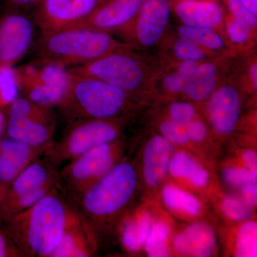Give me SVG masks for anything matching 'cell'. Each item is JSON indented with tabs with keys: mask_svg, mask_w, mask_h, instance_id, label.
I'll list each match as a JSON object with an SVG mask.
<instances>
[{
	"mask_svg": "<svg viewBox=\"0 0 257 257\" xmlns=\"http://www.w3.org/2000/svg\"><path fill=\"white\" fill-rule=\"evenodd\" d=\"M72 211L55 189L35 205L15 214L23 251L51 256L62 239Z\"/></svg>",
	"mask_w": 257,
	"mask_h": 257,
	"instance_id": "cell-1",
	"label": "cell"
},
{
	"mask_svg": "<svg viewBox=\"0 0 257 257\" xmlns=\"http://www.w3.org/2000/svg\"><path fill=\"white\" fill-rule=\"evenodd\" d=\"M116 46L106 32L64 29L42 32L37 52L44 62L73 67L97 60L113 52Z\"/></svg>",
	"mask_w": 257,
	"mask_h": 257,
	"instance_id": "cell-2",
	"label": "cell"
},
{
	"mask_svg": "<svg viewBox=\"0 0 257 257\" xmlns=\"http://www.w3.org/2000/svg\"><path fill=\"white\" fill-rule=\"evenodd\" d=\"M69 73L68 90L60 105L69 116L104 119L122 110L126 98L122 90L99 79Z\"/></svg>",
	"mask_w": 257,
	"mask_h": 257,
	"instance_id": "cell-3",
	"label": "cell"
},
{
	"mask_svg": "<svg viewBox=\"0 0 257 257\" xmlns=\"http://www.w3.org/2000/svg\"><path fill=\"white\" fill-rule=\"evenodd\" d=\"M136 182V173L131 165L121 163L114 166L81 194L82 210L95 217L115 214L133 196Z\"/></svg>",
	"mask_w": 257,
	"mask_h": 257,
	"instance_id": "cell-4",
	"label": "cell"
},
{
	"mask_svg": "<svg viewBox=\"0 0 257 257\" xmlns=\"http://www.w3.org/2000/svg\"><path fill=\"white\" fill-rule=\"evenodd\" d=\"M20 91L32 102L45 107L58 105L68 90L70 73L62 66L42 61L16 69Z\"/></svg>",
	"mask_w": 257,
	"mask_h": 257,
	"instance_id": "cell-5",
	"label": "cell"
},
{
	"mask_svg": "<svg viewBox=\"0 0 257 257\" xmlns=\"http://www.w3.org/2000/svg\"><path fill=\"white\" fill-rule=\"evenodd\" d=\"M28 98H18L10 104L8 121L10 138L32 147L48 150L53 135L52 114Z\"/></svg>",
	"mask_w": 257,
	"mask_h": 257,
	"instance_id": "cell-6",
	"label": "cell"
},
{
	"mask_svg": "<svg viewBox=\"0 0 257 257\" xmlns=\"http://www.w3.org/2000/svg\"><path fill=\"white\" fill-rule=\"evenodd\" d=\"M68 70L72 73L99 79L125 93L137 89L143 79V69L138 61L126 54L113 52Z\"/></svg>",
	"mask_w": 257,
	"mask_h": 257,
	"instance_id": "cell-7",
	"label": "cell"
},
{
	"mask_svg": "<svg viewBox=\"0 0 257 257\" xmlns=\"http://www.w3.org/2000/svg\"><path fill=\"white\" fill-rule=\"evenodd\" d=\"M117 137V130L100 119L81 121L75 125L64 140L49 152L53 160H72L93 148L111 143Z\"/></svg>",
	"mask_w": 257,
	"mask_h": 257,
	"instance_id": "cell-8",
	"label": "cell"
},
{
	"mask_svg": "<svg viewBox=\"0 0 257 257\" xmlns=\"http://www.w3.org/2000/svg\"><path fill=\"white\" fill-rule=\"evenodd\" d=\"M110 143L92 149L64 167L62 177L76 194L80 196L112 168L114 155Z\"/></svg>",
	"mask_w": 257,
	"mask_h": 257,
	"instance_id": "cell-9",
	"label": "cell"
},
{
	"mask_svg": "<svg viewBox=\"0 0 257 257\" xmlns=\"http://www.w3.org/2000/svg\"><path fill=\"white\" fill-rule=\"evenodd\" d=\"M100 0H41L34 18L42 32L63 30L87 17Z\"/></svg>",
	"mask_w": 257,
	"mask_h": 257,
	"instance_id": "cell-10",
	"label": "cell"
},
{
	"mask_svg": "<svg viewBox=\"0 0 257 257\" xmlns=\"http://www.w3.org/2000/svg\"><path fill=\"white\" fill-rule=\"evenodd\" d=\"M33 32L32 22L23 15L0 17V64L13 66L21 60L31 47Z\"/></svg>",
	"mask_w": 257,
	"mask_h": 257,
	"instance_id": "cell-11",
	"label": "cell"
},
{
	"mask_svg": "<svg viewBox=\"0 0 257 257\" xmlns=\"http://www.w3.org/2000/svg\"><path fill=\"white\" fill-rule=\"evenodd\" d=\"M144 0H107L85 18L65 29L105 32L124 26L138 14ZM64 30V29H63Z\"/></svg>",
	"mask_w": 257,
	"mask_h": 257,
	"instance_id": "cell-12",
	"label": "cell"
},
{
	"mask_svg": "<svg viewBox=\"0 0 257 257\" xmlns=\"http://www.w3.org/2000/svg\"><path fill=\"white\" fill-rule=\"evenodd\" d=\"M138 14L136 33L139 42L152 46L158 41L168 23L169 0H144Z\"/></svg>",
	"mask_w": 257,
	"mask_h": 257,
	"instance_id": "cell-13",
	"label": "cell"
},
{
	"mask_svg": "<svg viewBox=\"0 0 257 257\" xmlns=\"http://www.w3.org/2000/svg\"><path fill=\"white\" fill-rule=\"evenodd\" d=\"M45 149L30 146L23 142L10 138L0 143V180H14L34 160L37 154Z\"/></svg>",
	"mask_w": 257,
	"mask_h": 257,
	"instance_id": "cell-14",
	"label": "cell"
},
{
	"mask_svg": "<svg viewBox=\"0 0 257 257\" xmlns=\"http://www.w3.org/2000/svg\"><path fill=\"white\" fill-rule=\"evenodd\" d=\"M239 96L231 87L216 90L209 100L208 110L211 123L219 133L228 134L234 128L239 114Z\"/></svg>",
	"mask_w": 257,
	"mask_h": 257,
	"instance_id": "cell-15",
	"label": "cell"
},
{
	"mask_svg": "<svg viewBox=\"0 0 257 257\" xmlns=\"http://www.w3.org/2000/svg\"><path fill=\"white\" fill-rule=\"evenodd\" d=\"M215 236L210 226L204 223H196L188 226L176 236L175 249L186 256H210L215 248Z\"/></svg>",
	"mask_w": 257,
	"mask_h": 257,
	"instance_id": "cell-16",
	"label": "cell"
},
{
	"mask_svg": "<svg viewBox=\"0 0 257 257\" xmlns=\"http://www.w3.org/2000/svg\"><path fill=\"white\" fill-rule=\"evenodd\" d=\"M176 12L187 26L212 28L222 20V10L215 3L203 0H182Z\"/></svg>",
	"mask_w": 257,
	"mask_h": 257,
	"instance_id": "cell-17",
	"label": "cell"
},
{
	"mask_svg": "<svg viewBox=\"0 0 257 257\" xmlns=\"http://www.w3.org/2000/svg\"><path fill=\"white\" fill-rule=\"evenodd\" d=\"M87 237L83 216L72 210L62 239L51 257L89 256Z\"/></svg>",
	"mask_w": 257,
	"mask_h": 257,
	"instance_id": "cell-18",
	"label": "cell"
},
{
	"mask_svg": "<svg viewBox=\"0 0 257 257\" xmlns=\"http://www.w3.org/2000/svg\"><path fill=\"white\" fill-rule=\"evenodd\" d=\"M171 146L162 137L147 143L144 152V176L148 185L155 187L165 177L170 162Z\"/></svg>",
	"mask_w": 257,
	"mask_h": 257,
	"instance_id": "cell-19",
	"label": "cell"
},
{
	"mask_svg": "<svg viewBox=\"0 0 257 257\" xmlns=\"http://www.w3.org/2000/svg\"><path fill=\"white\" fill-rule=\"evenodd\" d=\"M56 182L52 171L42 162L34 160L13 180L11 199L32 192L51 182Z\"/></svg>",
	"mask_w": 257,
	"mask_h": 257,
	"instance_id": "cell-20",
	"label": "cell"
},
{
	"mask_svg": "<svg viewBox=\"0 0 257 257\" xmlns=\"http://www.w3.org/2000/svg\"><path fill=\"white\" fill-rule=\"evenodd\" d=\"M216 69L212 64L206 63L198 66L197 70L184 92L190 99L194 100H202L207 98L215 87Z\"/></svg>",
	"mask_w": 257,
	"mask_h": 257,
	"instance_id": "cell-21",
	"label": "cell"
},
{
	"mask_svg": "<svg viewBox=\"0 0 257 257\" xmlns=\"http://www.w3.org/2000/svg\"><path fill=\"white\" fill-rule=\"evenodd\" d=\"M151 229V216L147 213H143L136 219L126 221L121 231L123 244L130 251L140 249L145 244Z\"/></svg>",
	"mask_w": 257,
	"mask_h": 257,
	"instance_id": "cell-22",
	"label": "cell"
},
{
	"mask_svg": "<svg viewBox=\"0 0 257 257\" xmlns=\"http://www.w3.org/2000/svg\"><path fill=\"white\" fill-rule=\"evenodd\" d=\"M172 176L188 179L197 187H204L209 181V174L184 152H179L170 163Z\"/></svg>",
	"mask_w": 257,
	"mask_h": 257,
	"instance_id": "cell-23",
	"label": "cell"
},
{
	"mask_svg": "<svg viewBox=\"0 0 257 257\" xmlns=\"http://www.w3.org/2000/svg\"><path fill=\"white\" fill-rule=\"evenodd\" d=\"M163 199L171 209L183 211L189 215L196 216L200 210L199 201L194 196L172 185L164 187Z\"/></svg>",
	"mask_w": 257,
	"mask_h": 257,
	"instance_id": "cell-24",
	"label": "cell"
},
{
	"mask_svg": "<svg viewBox=\"0 0 257 257\" xmlns=\"http://www.w3.org/2000/svg\"><path fill=\"white\" fill-rule=\"evenodd\" d=\"M20 92L16 69L13 66L0 64V109L13 104Z\"/></svg>",
	"mask_w": 257,
	"mask_h": 257,
	"instance_id": "cell-25",
	"label": "cell"
},
{
	"mask_svg": "<svg viewBox=\"0 0 257 257\" xmlns=\"http://www.w3.org/2000/svg\"><path fill=\"white\" fill-rule=\"evenodd\" d=\"M181 38L211 50H219L224 45L222 39L211 28L184 26L179 29Z\"/></svg>",
	"mask_w": 257,
	"mask_h": 257,
	"instance_id": "cell-26",
	"label": "cell"
},
{
	"mask_svg": "<svg viewBox=\"0 0 257 257\" xmlns=\"http://www.w3.org/2000/svg\"><path fill=\"white\" fill-rule=\"evenodd\" d=\"M169 228L163 222H159L152 227L145 241V249L149 256L165 257L169 256L167 240Z\"/></svg>",
	"mask_w": 257,
	"mask_h": 257,
	"instance_id": "cell-27",
	"label": "cell"
},
{
	"mask_svg": "<svg viewBox=\"0 0 257 257\" xmlns=\"http://www.w3.org/2000/svg\"><path fill=\"white\" fill-rule=\"evenodd\" d=\"M257 254V225L248 221L238 231L236 256L254 257Z\"/></svg>",
	"mask_w": 257,
	"mask_h": 257,
	"instance_id": "cell-28",
	"label": "cell"
},
{
	"mask_svg": "<svg viewBox=\"0 0 257 257\" xmlns=\"http://www.w3.org/2000/svg\"><path fill=\"white\" fill-rule=\"evenodd\" d=\"M197 67L195 61H184L175 73L166 77L164 82L165 89L172 92H184Z\"/></svg>",
	"mask_w": 257,
	"mask_h": 257,
	"instance_id": "cell-29",
	"label": "cell"
},
{
	"mask_svg": "<svg viewBox=\"0 0 257 257\" xmlns=\"http://www.w3.org/2000/svg\"><path fill=\"white\" fill-rule=\"evenodd\" d=\"M56 189V182H51L32 192L25 193L11 199V208L13 214H18L35 205L42 198Z\"/></svg>",
	"mask_w": 257,
	"mask_h": 257,
	"instance_id": "cell-30",
	"label": "cell"
},
{
	"mask_svg": "<svg viewBox=\"0 0 257 257\" xmlns=\"http://www.w3.org/2000/svg\"><path fill=\"white\" fill-rule=\"evenodd\" d=\"M221 208L225 215L234 220H245L252 215L249 206L244 201L234 197L225 198Z\"/></svg>",
	"mask_w": 257,
	"mask_h": 257,
	"instance_id": "cell-31",
	"label": "cell"
},
{
	"mask_svg": "<svg viewBox=\"0 0 257 257\" xmlns=\"http://www.w3.org/2000/svg\"><path fill=\"white\" fill-rule=\"evenodd\" d=\"M226 182L234 186H244L256 182V171L249 169L227 168L223 172Z\"/></svg>",
	"mask_w": 257,
	"mask_h": 257,
	"instance_id": "cell-32",
	"label": "cell"
},
{
	"mask_svg": "<svg viewBox=\"0 0 257 257\" xmlns=\"http://www.w3.org/2000/svg\"><path fill=\"white\" fill-rule=\"evenodd\" d=\"M176 55L184 61H196L204 57V53L197 45L181 38L175 45Z\"/></svg>",
	"mask_w": 257,
	"mask_h": 257,
	"instance_id": "cell-33",
	"label": "cell"
},
{
	"mask_svg": "<svg viewBox=\"0 0 257 257\" xmlns=\"http://www.w3.org/2000/svg\"><path fill=\"white\" fill-rule=\"evenodd\" d=\"M228 6L235 20L248 27L256 25V15L253 14L241 3V0H228Z\"/></svg>",
	"mask_w": 257,
	"mask_h": 257,
	"instance_id": "cell-34",
	"label": "cell"
},
{
	"mask_svg": "<svg viewBox=\"0 0 257 257\" xmlns=\"http://www.w3.org/2000/svg\"><path fill=\"white\" fill-rule=\"evenodd\" d=\"M160 130L166 138L175 143L184 144L189 141L186 133V124H179L169 120L161 124Z\"/></svg>",
	"mask_w": 257,
	"mask_h": 257,
	"instance_id": "cell-35",
	"label": "cell"
},
{
	"mask_svg": "<svg viewBox=\"0 0 257 257\" xmlns=\"http://www.w3.org/2000/svg\"><path fill=\"white\" fill-rule=\"evenodd\" d=\"M194 114L195 110L189 103H175L170 108L171 120L179 124H187L192 121Z\"/></svg>",
	"mask_w": 257,
	"mask_h": 257,
	"instance_id": "cell-36",
	"label": "cell"
},
{
	"mask_svg": "<svg viewBox=\"0 0 257 257\" xmlns=\"http://www.w3.org/2000/svg\"><path fill=\"white\" fill-rule=\"evenodd\" d=\"M248 28L246 25L235 19L231 20L228 26L230 38L235 43H243L248 39Z\"/></svg>",
	"mask_w": 257,
	"mask_h": 257,
	"instance_id": "cell-37",
	"label": "cell"
},
{
	"mask_svg": "<svg viewBox=\"0 0 257 257\" xmlns=\"http://www.w3.org/2000/svg\"><path fill=\"white\" fill-rule=\"evenodd\" d=\"M186 133L188 140L202 141L207 135V128L199 121H190L186 124Z\"/></svg>",
	"mask_w": 257,
	"mask_h": 257,
	"instance_id": "cell-38",
	"label": "cell"
},
{
	"mask_svg": "<svg viewBox=\"0 0 257 257\" xmlns=\"http://www.w3.org/2000/svg\"><path fill=\"white\" fill-rule=\"evenodd\" d=\"M243 200L248 206L256 205L257 202V187L256 182L250 183L243 186L242 189Z\"/></svg>",
	"mask_w": 257,
	"mask_h": 257,
	"instance_id": "cell-39",
	"label": "cell"
},
{
	"mask_svg": "<svg viewBox=\"0 0 257 257\" xmlns=\"http://www.w3.org/2000/svg\"><path fill=\"white\" fill-rule=\"evenodd\" d=\"M5 5L12 9L15 8H28L40 3L41 0H3Z\"/></svg>",
	"mask_w": 257,
	"mask_h": 257,
	"instance_id": "cell-40",
	"label": "cell"
},
{
	"mask_svg": "<svg viewBox=\"0 0 257 257\" xmlns=\"http://www.w3.org/2000/svg\"><path fill=\"white\" fill-rule=\"evenodd\" d=\"M243 160L246 168L256 171L257 156L256 153L253 150H247L243 153Z\"/></svg>",
	"mask_w": 257,
	"mask_h": 257,
	"instance_id": "cell-41",
	"label": "cell"
},
{
	"mask_svg": "<svg viewBox=\"0 0 257 257\" xmlns=\"http://www.w3.org/2000/svg\"><path fill=\"white\" fill-rule=\"evenodd\" d=\"M246 8L253 14H257V0H241Z\"/></svg>",
	"mask_w": 257,
	"mask_h": 257,
	"instance_id": "cell-42",
	"label": "cell"
},
{
	"mask_svg": "<svg viewBox=\"0 0 257 257\" xmlns=\"http://www.w3.org/2000/svg\"><path fill=\"white\" fill-rule=\"evenodd\" d=\"M8 254V246L4 236L0 232V257L7 256Z\"/></svg>",
	"mask_w": 257,
	"mask_h": 257,
	"instance_id": "cell-43",
	"label": "cell"
},
{
	"mask_svg": "<svg viewBox=\"0 0 257 257\" xmlns=\"http://www.w3.org/2000/svg\"><path fill=\"white\" fill-rule=\"evenodd\" d=\"M250 76H251V80H252L253 87L255 89L257 87V66L256 64H253L250 68Z\"/></svg>",
	"mask_w": 257,
	"mask_h": 257,
	"instance_id": "cell-44",
	"label": "cell"
},
{
	"mask_svg": "<svg viewBox=\"0 0 257 257\" xmlns=\"http://www.w3.org/2000/svg\"><path fill=\"white\" fill-rule=\"evenodd\" d=\"M5 126V118L3 116V113L0 111V136H1L2 133H3V128Z\"/></svg>",
	"mask_w": 257,
	"mask_h": 257,
	"instance_id": "cell-45",
	"label": "cell"
}]
</instances>
